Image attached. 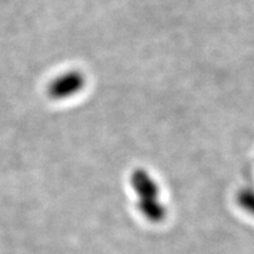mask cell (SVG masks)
Wrapping results in <instances>:
<instances>
[{"label":"cell","instance_id":"cell-1","mask_svg":"<svg viewBox=\"0 0 254 254\" xmlns=\"http://www.w3.org/2000/svg\"><path fill=\"white\" fill-rule=\"evenodd\" d=\"M85 86V77L79 71H67L62 73L50 82L47 93L52 99H68L79 93Z\"/></svg>","mask_w":254,"mask_h":254},{"label":"cell","instance_id":"cell-2","mask_svg":"<svg viewBox=\"0 0 254 254\" xmlns=\"http://www.w3.org/2000/svg\"><path fill=\"white\" fill-rule=\"evenodd\" d=\"M131 185L138 195V201H151L159 199L158 184L146 171H134L131 177Z\"/></svg>","mask_w":254,"mask_h":254},{"label":"cell","instance_id":"cell-3","mask_svg":"<svg viewBox=\"0 0 254 254\" xmlns=\"http://www.w3.org/2000/svg\"><path fill=\"white\" fill-rule=\"evenodd\" d=\"M138 209L151 222H160L166 217V207L159 199L151 201H138Z\"/></svg>","mask_w":254,"mask_h":254},{"label":"cell","instance_id":"cell-4","mask_svg":"<svg viewBox=\"0 0 254 254\" xmlns=\"http://www.w3.org/2000/svg\"><path fill=\"white\" fill-rule=\"evenodd\" d=\"M237 201L239 206L254 217V189H243L238 193Z\"/></svg>","mask_w":254,"mask_h":254}]
</instances>
